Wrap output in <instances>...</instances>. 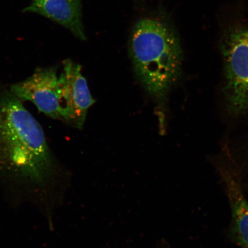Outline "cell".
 <instances>
[{"instance_id": "1", "label": "cell", "mask_w": 248, "mask_h": 248, "mask_svg": "<svg viewBox=\"0 0 248 248\" xmlns=\"http://www.w3.org/2000/svg\"><path fill=\"white\" fill-rule=\"evenodd\" d=\"M58 166L40 124L9 91L0 93V181L42 203Z\"/></svg>"}, {"instance_id": "2", "label": "cell", "mask_w": 248, "mask_h": 248, "mask_svg": "<svg viewBox=\"0 0 248 248\" xmlns=\"http://www.w3.org/2000/svg\"><path fill=\"white\" fill-rule=\"evenodd\" d=\"M129 47L140 82L162 102L181 74L182 52L174 30L162 18H141L133 28Z\"/></svg>"}, {"instance_id": "3", "label": "cell", "mask_w": 248, "mask_h": 248, "mask_svg": "<svg viewBox=\"0 0 248 248\" xmlns=\"http://www.w3.org/2000/svg\"><path fill=\"white\" fill-rule=\"evenodd\" d=\"M226 101L235 115L248 110V29L232 32L223 49Z\"/></svg>"}, {"instance_id": "4", "label": "cell", "mask_w": 248, "mask_h": 248, "mask_svg": "<svg viewBox=\"0 0 248 248\" xmlns=\"http://www.w3.org/2000/svg\"><path fill=\"white\" fill-rule=\"evenodd\" d=\"M9 91L21 101L32 102L46 116L62 120L60 83L55 67L36 69L26 79L12 85Z\"/></svg>"}, {"instance_id": "5", "label": "cell", "mask_w": 248, "mask_h": 248, "mask_svg": "<svg viewBox=\"0 0 248 248\" xmlns=\"http://www.w3.org/2000/svg\"><path fill=\"white\" fill-rule=\"evenodd\" d=\"M63 66L59 77L62 120L80 129L84 125L89 108L95 100L79 65L67 60L63 62Z\"/></svg>"}, {"instance_id": "6", "label": "cell", "mask_w": 248, "mask_h": 248, "mask_svg": "<svg viewBox=\"0 0 248 248\" xmlns=\"http://www.w3.org/2000/svg\"><path fill=\"white\" fill-rule=\"evenodd\" d=\"M219 171L230 203L231 238L241 248H248V202L241 187L239 173L229 169Z\"/></svg>"}, {"instance_id": "7", "label": "cell", "mask_w": 248, "mask_h": 248, "mask_svg": "<svg viewBox=\"0 0 248 248\" xmlns=\"http://www.w3.org/2000/svg\"><path fill=\"white\" fill-rule=\"evenodd\" d=\"M23 12L41 15L66 28L77 38L86 39L81 0H37Z\"/></svg>"}, {"instance_id": "8", "label": "cell", "mask_w": 248, "mask_h": 248, "mask_svg": "<svg viewBox=\"0 0 248 248\" xmlns=\"http://www.w3.org/2000/svg\"><path fill=\"white\" fill-rule=\"evenodd\" d=\"M33 1H37V0H33Z\"/></svg>"}]
</instances>
